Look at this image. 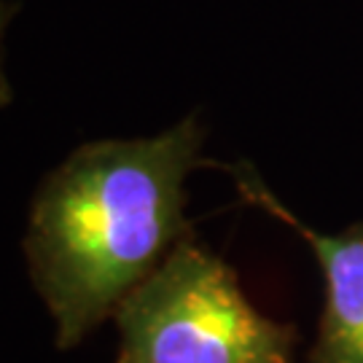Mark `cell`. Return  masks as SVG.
I'll return each instance as SVG.
<instances>
[{
    "label": "cell",
    "instance_id": "obj_1",
    "mask_svg": "<svg viewBox=\"0 0 363 363\" xmlns=\"http://www.w3.org/2000/svg\"><path fill=\"white\" fill-rule=\"evenodd\" d=\"M202 143L199 118L186 116L154 138L81 145L40 181L25 256L60 350L113 318L189 237L186 178Z\"/></svg>",
    "mask_w": 363,
    "mask_h": 363
},
{
    "label": "cell",
    "instance_id": "obj_2",
    "mask_svg": "<svg viewBox=\"0 0 363 363\" xmlns=\"http://www.w3.org/2000/svg\"><path fill=\"white\" fill-rule=\"evenodd\" d=\"M116 363H294L296 334L261 315L237 274L181 240L113 315Z\"/></svg>",
    "mask_w": 363,
    "mask_h": 363
},
{
    "label": "cell",
    "instance_id": "obj_3",
    "mask_svg": "<svg viewBox=\"0 0 363 363\" xmlns=\"http://www.w3.org/2000/svg\"><path fill=\"white\" fill-rule=\"evenodd\" d=\"M240 186L247 199L291 223L320 264L325 283L323 318L307 363H363V223L339 234L315 232L291 216L253 172L240 175Z\"/></svg>",
    "mask_w": 363,
    "mask_h": 363
},
{
    "label": "cell",
    "instance_id": "obj_4",
    "mask_svg": "<svg viewBox=\"0 0 363 363\" xmlns=\"http://www.w3.org/2000/svg\"><path fill=\"white\" fill-rule=\"evenodd\" d=\"M13 13H16V6L0 0V38H3V30H6ZM9 103H11V84H9V78L3 73V62H0V108H6Z\"/></svg>",
    "mask_w": 363,
    "mask_h": 363
}]
</instances>
